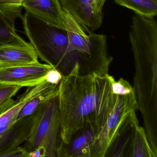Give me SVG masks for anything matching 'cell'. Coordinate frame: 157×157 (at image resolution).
<instances>
[{"instance_id":"1","label":"cell","mask_w":157,"mask_h":157,"mask_svg":"<svg viewBox=\"0 0 157 157\" xmlns=\"http://www.w3.org/2000/svg\"><path fill=\"white\" fill-rule=\"evenodd\" d=\"M77 63L59 84L60 139L68 144L73 134L91 123L100 131L104 127L115 105L107 74L81 75Z\"/></svg>"},{"instance_id":"2","label":"cell","mask_w":157,"mask_h":157,"mask_svg":"<svg viewBox=\"0 0 157 157\" xmlns=\"http://www.w3.org/2000/svg\"><path fill=\"white\" fill-rule=\"evenodd\" d=\"M21 20L38 58L62 76L68 75L79 63V57L71 48L66 30L49 25L27 12Z\"/></svg>"},{"instance_id":"3","label":"cell","mask_w":157,"mask_h":157,"mask_svg":"<svg viewBox=\"0 0 157 157\" xmlns=\"http://www.w3.org/2000/svg\"><path fill=\"white\" fill-rule=\"evenodd\" d=\"M63 13L70 46L79 57L80 74H109L113 58L108 55L106 36L87 33L69 13L63 9Z\"/></svg>"},{"instance_id":"4","label":"cell","mask_w":157,"mask_h":157,"mask_svg":"<svg viewBox=\"0 0 157 157\" xmlns=\"http://www.w3.org/2000/svg\"><path fill=\"white\" fill-rule=\"evenodd\" d=\"M33 124L23 147L29 157H56L60 141L57 96L40 105L33 113Z\"/></svg>"},{"instance_id":"5","label":"cell","mask_w":157,"mask_h":157,"mask_svg":"<svg viewBox=\"0 0 157 157\" xmlns=\"http://www.w3.org/2000/svg\"><path fill=\"white\" fill-rule=\"evenodd\" d=\"M138 110L134 92L117 95L114 107L93 146L92 157H105L116 138Z\"/></svg>"},{"instance_id":"6","label":"cell","mask_w":157,"mask_h":157,"mask_svg":"<svg viewBox=\"0 0 157 157\" xmlns=\"http://www.w3.org/2000/svg\"><path fill=\"white\" fill-rule=\"evenodd\" d=\"M52 68L48 64L40 62L22 66H0V85L22 88L36 86L45 81V75Z\"/></svg>"},{"instance_id":"7","label":"cell","mask_w":157,"mask_h":157,"mask_svg":"<svg viewBox=\"0 0 157 157\" xmlns=\"http://www.w3.org/2000/svg\"><path fill=\"white\" fill-rule=\"evenodd\" d=\"M100 132L93 124H86L73 134L68 144L60 140L57 157H92L93 146Z\"/></svg>"},{"instance_id":"8","label":"cell","mask_w":157,"mask_h":157,"mask_svg":"<svg viewBox=\"0 0 157 157\" xmlns=\"http://www.w3.org/2000/svg\"><path fill=\"white\" fill-rule=\"evenodd\" d=\"M63 10L69 13L87 33L101 26L103 13L98 12L94 0H59Z\"/></svg>"},{"instance_id":"9","label":"cell","mask_w":157,"mask_h":157,"mask_svg":"<svg viewBox=\"0 0 157 157\" xmlns=\"http://www.w3.org/2000/svg\"><path fill=\"white\" fill-rule=\"evenodd\" d=\"M22 5L26 12L46 23L65 30L59 0H23Z\"/></svg>"},{"instance_id":"10","label":"cell","mask_w":157,"mask_h":157,"mask_svg":"<svg viewBox=\"0 0 157 157\" xmlns=\"http://www.w3.org/2000/svg\"><path fill=\"white\" fill-rule=\"evenodd\" d=\"M34 115L16 121L0 134V154L21 146L28 139Z\"/></svg>"},{"instance_id":"11","label":"cell","mask_w":157,"mask_h":157,"mask_svg":"<svg viewBox=\"0 0 157 157\" xmlns=\"http://www.w3.org/2000/svg\"><path fill=\"white\" fill-rule=\"evenodd\" d=\"M38 56L30 43L0 46V66H16L39 63Z\"/></svg>"},{"instance_id":"12","label":"cell","mask_w":157,"mask_h":157,"mask_svg":"<svg viewBox=\"0 0 157 157\" xmlns=\"http://www.w3.org/2000/svg\"><path fill=\"white\" fill-rule=\"evenodd\" d=\"M50 84L45 81L36 86L27 87L23 93L0 114V134L15 122L17 116L30 99Z\"/></svg>"},{"instance_id":"13","label":"cell","mask_w":157,"mask_h":157,"mask_svg":"<svg viewBox=\"0 0 157 157\" xmlns=\"http://www.w3.org/2000/svg\"><path fill=\"white\" fill-rule=\"evenodd\" d=\"M139 123L134 113L109 148L105 157H128L135 126Z\"/></svg>"},{"instance_id":"14","label":"cell","mask_w":157,"mask_h":157,"mask_svg":"<svg viewBox=\"0 0 157 157\" xmlns=\"http://www.w3.org/2000/svg\"><path fill=\"white\" fill-rule=\"evenodd\" d=\"M59 84H50L48 87L30 99L17 116L15 122L23 117L32 115L40 105L53 97L57 96Z\"/></svg>"},{"instance_id":"15","label":"cell","mask_w":157,"mask_h":157,"mask_svg":"<svg viewBox=\"0 0 157 157\" xmlns=\"http://www.w3.org/2000/svg\"><path fill=\"white\" fill-rule=\"evenodd\" d=\"M128 157H155L150 146L145 128L139 123L135 126Z\"/></svg>"},{"instance_id":"16","label":"cell","mask_w":157,"mask_h":157,"mask_svg":"<svg viewBox=\"0 0 157 157\" xmlns=\"http://www.w3.org/2000/svg\"><path fill=\"white\" fill-rule=\"evenodd\" d=\"M120 5L128 8L136 14L149 18L157 15V0H114Z\"/></svg>"},{"instance_id":"17","label":"cell","mask_w":157,"mask_h":157,"mask_svg":"<svg viewBox=\"0 0 157 157\" xmlns=\"http://www.w3.org/2000/svg\"><path fill=\"white\" fill-rule=\"evenodd\" d=\"M28 44L17 33L15 27L0 13V46Z\"/></svg>"},{"instance_id":"18","label":"cell","mask_w":157,"mask_h":157,"mask_svg":"<svg viewBox=\"0 0 157 157\" xmlns=\"http://www.w3.org/2000/svg\"><path fill=\"white\" fill-rule=\"evenodd\" d=\"M23 0H0V13L14 27L17 19H23Z\"/></svg>"},{"instance_id":"19","label":"cell","mask_w":157,"mask_h":157,"mask_svg":"<svg viewBox=\"0 0 157 157\" xmlns=\"http://www.w3.org/2000/svg\"><path fill=\"white\" fill-rule=\"evenodd\" d=\"M22 87L16 85H0V114L14 100L13 99Z\"/></svg>"},{"instance_id":"20","label":"cell","mask_w":157,"mask_h":157,"mask_svg":"<svg viewBox=\"0 0 157 157\" xmlns=\"http://www.w3.org/2000/svg\"><path fill=\"white\" fill-rule=\"evenodd\" d=\"M108 77L113 94L117 95H126L134 92L133 87L127 81L121 78L119 80L116 81L113 76L108 74Z\"/></svg>"},{"instance_id":"21","label":"cell","mask_w":157,"mask_h":157,"mask_svg":"<svg viewBox=\"0 0 157 157\" xmlns=\"http://www.w3.org/2000/svg\"><path fill=\"white\" fill-rule=\"evenodd\" d=\"M0 157H29V156L25 148L21 146L0 154Z\"/></svg>"},{"instance_id":"22","label":"cell","mask_w":157,"mask_h":157,"mask_svg":"<svg viewBox=\"0 0 157 157\" xmlns=\"http://www.w3.org/2000/svg\"><path fill=\"white\" fill-rule=\"evenodd\" d=\"M63 76L58 71L51 68L45 75V80L51 84H59Z\"/></svg>"},{"instance_id":"23","label":"cell","mask_w":157,"mask_h":157,"mask_svg":"<svg viewBox=\"0 0 157 157\" xmlns=\"http://www.w3.org/2000/svg\"><path fill=\"white\" fill-rule=\"evenodd\" d=\"M106 0H94L95 7L98 12L102 13V9Z\"/></svg>"}]
</instances>
